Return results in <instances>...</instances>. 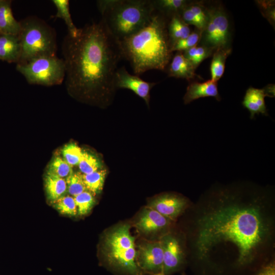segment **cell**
I'll return each mask as SVG.
<instances>
[{
  "instance_id": "484cf974",
  "label": "cell",
  "mask_w": 275,
  "mask_h": 275,
  "mask_svg": "<svg viewBox=\"0 0 275 275\" xmlns=\"http://www.w3.org/2000/svg\"><path fill=\"white\" fill-rule=\"evenodd\" d=\"M78 167L81 174H88L101 169V164L95 155L82 150Z\"/></svg>"
},
{
  "instance_id": "f546056e",
  "label": "cell",
  "mask_w": 275,
  "mask_h": 275,
  "mask_svg": "<svg viewBox=\"0 0 275 275\" xmlns=\"http://www.w3.org/2000/svg\"><path fill=\"white\" fill-rule=\"evenodd\" d=\"M82 150L75 143L65 145L61 150L63 158L72 167L78 166Z\"/></svg>"
},
{
  "instance_id": "52a82bcc",
  "label": "cell",
  "mask_w": 275,
  "mask_h": 275,
  "mask_svg": "<svg viewBox=\"0 0 275 275\" xmlns=\"http://www.w3.org/2000/svg\"><path fill=\"white\" fill-rule=\"evenodd\" d=\"M16 70L30 84L49 86L61 84L65 77V66L62 59L44 56L17 64Z\"/></svg>"
},
{
  "instance_id": "603a6c76",
  "label": "cell",
  "mask_w": 275,
  "mask_h": 275,
  "mask_svg": "<svg viewBox=\"0 0 275 275\" xmlns=\"http://www.w3.org/2000/svg\"><path fill=\"white\" fill-rule=\"evenodd\" d=\"M52 3L57 8L56 17L62 18L65 22L68 29V34L72 37L76 36L78 32L73 23L71 17L68 0H53Z\"/></svg>"
},
{
  "instance_id": "30bf717a",
  "label": "cell",
  "mask_w": 275,
  "mask_h": 275,
  "mask_svg": "<svg viewBox=\"0 0 275 275\" xmlns=\"http://www.w3.org/2000/svg\"><path fill=\"white\" fill-rule=\"evenodd\" d=\"M187 203V200L183 197L166 194L153 199L150 203V208L170 219L178 216L186 207Z\"/></svg>"
},
{
  "instance_id": "9a60e30c",
  "label": "cell",
  "mask_w": 275,
  "mask_h": 275,
  "mask_svg": "<svg viewBox=\"0 0 275 275\" xmlns=\"http://www.w3.org/2000/svg\"><path fill=\"white\" fill-rule=\"evenodd\" d=\"M266 96H269L266 88L260 89L250 87L246 90L242 105L250 112L251 119L259 114L268 116L265 102Z\"/></svg>"
},
{
  "instance_id": "9c48e42d",
  "label": "cell",
  "mask_w": 275,
  "mask_h": 275,
  "mask_svg": "<svg viewBox=\"0 0 275 275\" xmlns=\"http://www.w3.org/2000/svg\"><path fill=\"white\" fill-rule=\"evenodd\" d=\"M155 84L145 81L139 76L129 73L123 66L118 69L115 75V86L116 89H127L132 91L143 98L147 105L149 104L151 89Z\"/></svg>"
},
{
  "instance_id": "6da1fadb",
  "label": "cell",
  "mask_w": 275,
  "mask_h": 275,
  "mask_svg": "<svg viewBox=\"0 0 275 275\" xmlns=\"http://www.w3.org/2000/svg\"><path fill=\"white\" fill-rule=\"evenodd\" d=\"M62 52L68 91L80 100L100 105L108 104L116 87L118 64L122 59L119 41L101 20L67 34Z\"/></svg>"
},
{
  "instance_id": "8992f818",
  "label": "cell",
  "mask_w": 275,
  "mask_h": 275,
  "mask_svg": "<svg viewBox=\"0 0 275 275\" xmlns=\"http://www.w3.org/2000/svg\"><path fill=\"white\" fill-rule=\"evenodd\" d=\"M134 237L128 225H123L106 234L103 253L109 264L129 275H140L136 262Z\"/></svg>"
},
{
  "instance_id": "4316f807",
  "label": "cell",
  "mask_w": 275,
  "mask_h": 275,
  "mask_svg": "<svg viewBox=\"0 0 275 275\" xmlns=\"http://www.w3.org/2000/svg\"><path fill=\"white\" fill-rule=\"evenodd\" d=\"M212 51V50L205 46L198 47L196 45L184 51L183 54L196 69L203 60L210 56Z\"/></svg>"
},
{
  "instance_id": "277c9868",
  "label": "cell",
  "mask_w": 275,
  "mask_h": 275,
  "mask_svg": "<svg viewBox=\"0 0 275 275\" xmlns=\"http://www.w3.org/2000/svg\"><path fill=\"white\" fill-rule=\"evenodd\" d=\"M97 4L101 20L118 41L144 28L155 11L151 0H100Z\"/></svg>"
},
{
  "instance_id": "4dcf8cb0",
  "label": "cell",
  "mask_w": 275,
  "mask_h": 275,
  "mask_svg": "<svg viewBox=\"0 0 275 275\" xmlns=\"http://www.w3.org/2000/svg\"><path fill=\"white\" fill-rule=\"evenodd\" d=\"M65 180L69 195L74 197L87 190L80 173L73 172Z\"/></svg>"
},
{
  "instance_id": "44dd1931",
  "label": "cell",
  "mask_w": 275,
  "mask_h": 275,
  "mask_svg": "<svg viewBox=\"0 0 275 275\" xmlns=\"http://www.w3.org/2000/svg\"><path fill=\"white\" fill-rule=\"evenodd\" d=\"M155 10L170 18L174 15H180L187 6L185 0H154L152 1Z\"/></svg>"
},
{
  "instance_id": "1f68e13d",
  "label": "cell",
  "mask_w": 275,
  "mask_h": 275,
  "mask_svg": "<svg viewBox=\"0 0 275 275\" xmlns=\"http://www.w3.org/2000/svg\"><path fill=\"white\" fill-rule=\"evenodd\" d=\"M202 34V32L200 31L190 33L188 37L177 41L172 46V52H182L197 45Z\"/></svg>"
},
{
  "instance_id": "d6986e66",
  "label": "cell",
  "mask_w": 275,
  "mask_h": 275,
  "mask_svg": "<svg viewBox=\"0 0 275 275\" xmlns=\"http://www.w3.org/2000/svg\"><path fill=\"white\" fill-rule=\"evenodd\" d=\"M44 187L47 198L51 203L67 193L65 179L47 172L44 177Z\"/></svg>"
},
{
  "instance_id": "836d02e7",
  "label": "cell",
  "mask_w": 275,
  "mask_h": 275,
  "mask_svg": "<svg viewBox=\"0 0 275 275\" xmlns=\"http://www.w3.org/2000/svg\"><path fill=\"white\" fill-rule=\"evenodd\" d=\"M256 275H275L274 263H271L265 266Z\"/></svg>"
},
{
  "instance_id": "d6a6232c",
  "label": "cell",
  "mask_w": 275,
  "mask_h": 275,
  "mask_svg": "<svg viewBox=\"0 0 275 275\" xmlns=\"http://www.w3.org/2000/svg\"><path fill=\"white\" fill-rule=\"evenodd\" d=\"M180 16L187 25H194L202 32L204 30L206 24L190 10L187 6L181 11Z\"/></svg>"
},
{
  "instance_id": "3957f363",
  "label": "cell",
  "mask_w": 275,
  "mask_h": 275,
  "mask_svg": "<svg viewBox=\"0 0 275 275\" xmlns=\"http://www.w3.org/2000/svg\"><path fill=\"white\" fill-rule=\"evenodd\" d=\"M164 15L156 11L149 22L134 34L119 41L122 59L127 60L136 75L148 70H164L172 58Z\"/></svg>"
},
{
  "instance_id": "5b68a950",
  "label": "cell",
  "mask_w": 275,
  "mask_h": 275,
  "mask_svg": "<svg viewBox=\"0 0 275 275\" xmlns=\"http://www.w3.org/2000/svg\"><path fill=\"white\" fill-rule=\"evenodd\" d=\"M20 23L18 36L21 54L17 64L25 63L40 57L56 56V35L50 26L35 16L27 17Z\"/></svg>"
},
{
  "instance_id": "f1b7e54d",
  "label": "cell",
  "mask_w": 275,
  "mask_h": 275,
  "mask_svg": "<svg viewBox=\"0 0 275 275\" xmlns=\"http://www.w3.org/2000/svg\"><path fill=\"white\" fill-rule=\"evenodd\" d=\"M74 199L79 215L88 213L95 203L94 195L88 190L74 197Z\"/></svg>"
},
{
  "instance_id": "7c38bea8",
  "label": "cell",
  "mask_w": 275,
  "mask_h": 275,
  "mask_svg": "<svg viewBox=\"0 0 275 275\" xmlns=\"http://www.w3.org/2000/svg\"><path fill=\"white\" fill-rule=\"evenodd\" d=\"M138 256L139 263L143 269L148 271L162 269L163 250L160 241L141 245Z\"/></svg>"
},
{
  "instance_id": "ac0fdd59",
  "label": "cell",
  "mask_w": 275,
  "mask_h": 275,
  "mask_svg": "<svg viewBox=\"0 0 275 275\" xmlns=\"http://www.w3.org/2000/svg\"><path fill=\"white\" fill-rule=\"evenodd\" d=\"M11 1L0 0V33L18 36L20 30V23L13 16Z\"/></svg>"
},
{
  "instance_id": "4fadbf2b",
  "label": "cell",
  "mask_w": 275,
  "mask_h": 275,
  "mask_svg": "<svg viewBox=\"0 0 275 275\" xmlns=\"http://www.w3.org/2000/svg\"><path fill=\"white\" fill-rule=\"evenodd\" d=\"M169 224L168 218L150 208L142 213L136 223V226L141 232L149 234L164 229Z\"/></svg>"
},
{
  "instance_id": "5bb4252c",
  "label": "cell",
  "mask_w": 275,
  "mask_h": 275,
  "mask_svg": "<svg viewBox=\"0 0 275 275\" xmlns=\"http://www.w3.org/2000/svg\"><path fill=\"white\" fill-rule=\"evenodd\" d=\"M207 97H212L218 101L221 100L217 82L211 79L203 82H191L187 87L183 101L184 104H187L199 98Z\"/></svg>"
},
{
  "instance_id": "83f0119b",
  "label": "cell",
  "mask_w": 275,
  "mask_h": 275,
  "mask_svg": "<svg viewBox=\"0 0 275 275\" xmlns=\"http://www.w3.org/2000/svg\"><path fill=\"white\" fill-rule=\"evenodd\" d=\"M53 207L61 214L75 216L77 214V209L74 197L65 195L52 203Z\"/></svg>"
},
{
  "instance_id": "2e32d148",
  "label": "cell",
  "mask_w": 275,
  "mask_h": 275,
  "mask_svg": "<svg viewBox=\"0 0 275 275\" xmlns=\"http://www.w3.org/2000/svg\"><path fill=\"white\" fill-rule=\"evenodd\" d=\"M168 66V73L170 77L184 78L188 80L199 77L195 72L196 68L184 57L181 51L177 52Z\"/></svg>"
},
{
  "instance_id": "ba28073f",
  "label": "cell",
  "mask_w": 275,
  "mask_h": 275,
  "mask_svg": "<svg viewBox=\"0 0 275 275\" xmlns=\"http://www.w3.org/2000/svg\"><path fill=\"white\" fill-rule=\"evenodd\" d=\"M207 12V20L203 31L204 46L212 50L228 48L229 23L226 14L220 7Z\"/></svg>"
},
{
  "instance_id": "e0dca14e",
  "label": "cell",
  "mask_w": 275,
  "mask_h": 275,
  "mask_svg": "<svg viewBox=\"0 0 275 275\" xmlns=\"http://www.w3.org/2000/svg\"><path fill=\"white\" fill-rule=\"evenodd\" d=\"M20 54L21 47L18 36L0 33V60L17 64Z\"/></svg>"
},
{
  "instance_id": "8fae6325",
  "label": "cell",
  "mask_w": 275,
  "mask_h": 275,
  "mask_svg": "<svg viewBox=\"0 0 275 275\" xmlns=\"http://www.w3.org/2000/svg\"><path fill=\"white\" fill-rule=\"evenodd\" d=\"M163 250V272L169 273L177 269L183 259V253L178 239L171 235L164 236L160 240Z\"/></svg>"
},
{
  "instance_id": "7402d4cb",
  "label": "cell",
  "mask_w": 275,
  "mask_h": 275,
  "mask_svg": "<svg viewBox=\"0 0 275 275\" xmlns=\"http://www.w3.org/2000/svg\"><path fill=\"white\" fill-rule=\"evenodd\" d=\"M231 51L229 48L217 49L214 51L210 65L211 80L212 81L217 82L223 75L225 62Z\"/></svg>"
},
{
  "instance_id": "7a4b0ae2",
  "label": "cell",
  "mask_w": 275,
  "mask_h": 275,
  "mask_svg": "<svg viewBox=\"0 0 275 275\" xmlns=\"http://www.w3.org/2000/svg\"><path fill=\"white\" fill-rule=\"evenodd\" d=\"M219 195L218 204L199 219L196 246L201 256L221 243L237 248L238 262H251L268 236L269 226L257 201L240 202L228 191Z\"/></svg>"
},
{
  "instance_id": "d4e9b609",
  "label": "cell",
  "mask_w": 275,
  "mask_h": 275,
  "mask_svg": "<svg viewBox=\"0 0 275 275\" xmlns=\"http://www.w3.org/2000/svg\"><path fill=\"white\" fill-rule=\"evenodd\" d=\"M47 173L66 179L73 171L70 166L60 155L53 157L47 169Z\"/></svg>"
},
{
  "instance_id": "e575fe53",
  "label": "cell",
  "mask_w": 275,
  "mask_h": 275,
  "mask_svg": "<svg viewBox=\"0 0 275 275\" xmlns=\"http://www.w3.org/2000/svg\"><path fill=\"white\" fill-rule=\"evenodd\" d=\"M155 275H164V273L163 272H162V273H157Z\"/></svg>"
},
{
  "instance_id": "cb8c5ba5",
  "label": "cell",
  "mask_w": 275,
  "mask_h": 275,
  "mask_svg": "<svg viewBox=\"0 0 275 275\" xmlns=\"http://www.w3.org/2000/svg\"><path fill=\"white\" fill-rule=\"evenodd\" d=\"M106 174V170L101 169L90 174H81L87 190L94 196L100 193L103 186Z\"/></svg>"
},
{
  "instance_id": "ffe728a7",
  "label": "cell",
  "mask_w": 275,
  "mask_h": 275,
  "mask_svg": "<svg viewBox=\"0 0 275 275\" xmlns=\"http://www.w3.org/2000/svg\"><path fill=\"white\" fill-rule=\"evenodd\" d=\"M171 47L177 41L183 39L190 34L188 25L181 19L180 15H173L167 25Z\"/></svg>"
}]
</instances>
